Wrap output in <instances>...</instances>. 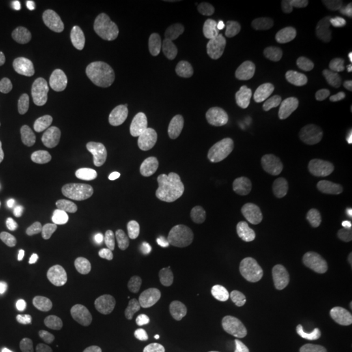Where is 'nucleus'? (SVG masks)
<instances>
[{
  "instance_id": "obj_1",
  "label": "nucleus",
  "mask_w": 352,
  "mask_h": 352,
  "mask_svg": "<svg viewBox=\"0 0 352 352\" xmlns=\"http://www.w3.org/2000/svg\"><path fill=\"white\" fill-rule=\"evenodd\" d=\"M171 145L189 170L202 175L219 174L230 160V146L225 136L206 123H189L177 128Z\"/></svg>"
},
{
  "instance_id": "obj_2",
  "label": "nucleus",
  "mask_w": 352,
  "mask_h": 352,
  "mask_svg": "<svg viewBox=\"0 0 352 352\" xmlns=\"http://www.w3.org/2000/svg\"><path fill=\"white\" fill-rule=\"evenodd\" d=\"M187 55L190 65L212 81H227L235 75L238 68L235 51L210 26H201L193 33Z\"/></svg>"
},
{
  "instance_id": "obj_3",
  "label": "nucleus",
  "mask_w": 352,
  "mask_h": 352,
  "mask_svg": "<svg viewBox=\"0 0 352 352\" xmlns=\"http://www.w3.org/2000/svg\"><path fill=\"white\" fill-rule=\"evenodd\" d=\"M98 175L96 166L87 155H76L65 166L63 190L67 205L74 212H87L96 200Z\"/></svg>"
},
{
  "instance_id": "obj_4",
  "label": "nucleus",
  "mask_w": 352,
  "mask_h": 352,
  "mask_svg": "<svg viewBox=\"0 0 352 352\" xmlns=\"http://www.w3.org/2000/svg\"><path fill=\"white\" fill-rule=\"evenodd\" d=\"M173 295L187 312V327L192 333H202L212 324L214 302L210 292L199 285L180 283L173 289Z\"/></svg>"
},
{
  "instance_id": "obj_5",
  "label": "nucleus",
  "mask_w": 352,
  "mask_h": 352,
  "mask_svg": "<svg viewBox=\"0 0 352 352\" xmlns=\"http://www.w3.org/2000/svg\"><path fill=\"white\" fill-rule=\"evenodd\" d=\"M85 39L89 49L103 62L122 65L128 59V49L120 33L110 23L96 19L85 29Z\"/></svg>"
},
{
  "instance_id": "obj_6",
  "label": "nucleus",
  "mask_w": 352,
  "mask_h": 352,
  "mask_svg": "<svg viewBox=\"0 0 352 352\" xmlns=\"http://www.w3.org/2000/svg\"><path fill=\"white\" fill-rule=\"evenodd\" d=\"M315 280V267L304 256H295L277 273L276 289L285 302H296L308 294Z\"/></svg>"
},
{
  "instance_id": "obj_7",
  "label": "nucleus",
  "mask_w": 352,
  "mask_h": 352,
  "mask_svg": "<svg viewBox=\"0 0 352 352\" xmlns=\"http://www.w3.org/2000/svg\"><path fill=\"white\" fill-rule=\"evenodd\" d=\"M26 136L38 149L64 153L69 148L68 132L63 122L47 113L32 116L25 126Z\"/></svg>"
},
{
  "instance_id": "obj_8",
  "label": "nucleus",
  "mask_w": 352,
  "mask_h": 352,
  "mask_svg": "<svg viewBox=\"0 0 352 352\" xmlns=\"http://www.w3.org/2000/svg\"><path fill=\"white\" fill-rule=\"evenodd\" d=\"M100 173L110 183H126L133 175L135 155L124 140L111 139L100 154Z\"/></svg>"
},
{
  "instance_id": "obj_9",
  "label": "nucleus",
  "mask_w": 352,
  "mask_h": 352,
  "mask_svg": "<svg viewBox=\"0 0 352 352\" xmlns=\"http://www.w3.org/2000/svg\"><path fill=\"white\" fill-rule=\"evenodd\" d=\"M295 257V239L291 228L285 225L274 227L266 236L260 253L261 269L267 274L278 273Z\"/></svg>"
},
{
  "instance_id": "obj_10",
  "label": "nucleus",
  "mask_w": 352,
  "mask_h": 352,
  "mask_svg": "<svg viewBox=\"0 0 352 352\" xmlns=\"http://www.w3.org/2000/svg\"><path fill=\"white\" fill-rule=\"evenodd\" d=\"M122 263L113 253H102L89 264L84 273L87 289L97 296L113 294L120 282Z\"/></svg>"
},
{
  "instance_id": "obj_11",
  "label": "nucleus",
  "mask_w": 352,
  "mask_h": 352,
  "mask_svg": "<svg viewBox=\"0 0 352 352\" xmlns=\"http://www.w3.org/2000/svg\"><path fill=\"white\" fill-rule=\"evenodd\" d=\"M257 221L250 210L231 214L219 227L217 241L222 251L238 252L245 248L254 236Z\"/></svg>"
},
{
  "instance_id": "obj_12",
  "label": "nucleus",
  "mask_w": 352,
  "mask_h": 352,
  "mask_svg": "<svg viewBox=\"0 0 352 352\" xmlns=\"http://www.w3.org/2000/svg\"><path fill=\"white\" fill-rule=\"evenodd\" d=\"M316 334L315 317L309 314H300L289 318L280 331L279 342L286 352H302L312 344Z\"/></svg>"
},
{
  "instance_id": "obj_13",
  "label": "nucleus",
  "mask_w": 352,
  "mask_h": 352,
  "mask_svg": "<svg viewBox=\"0 0 352 352\" xmlns=\"http://www.w3.org/2000/svg\"><path fill=\"white\" fill-rule=\"evenodd\" d=\"M141 78L146 91L154 100H166L170 91L171 77L167 64L158 52L151 51L145 55L141 64Z\"/></svg>"
},
{
  "instance_id": "obj_14",
  "label": "nucleus",
  "mask_w": 352,
  "mask_h": 352,
  "mask_svg": "<svg viewBox=\"0 0 352 352\" xmlns=\"http://www.w3.org/2000/svg\"><path fill=\"white\" fill-rule=\"evenodd\" d=\"M24 75L38 88H52L62 81L63 67L49 54L38 52L26 62Z\"/></svg>"
},
{
  "instance_id": "obj_15",
  "label": "nucleus",
  "mask_w": 352,
  "mask_h": 352,
  "mask_svg": "<svg viewBox=\"0 0 352 352\" xmlns=\"http://www.w3.org/2000/svg\"><path fill=\"white\" fill-rule=\"evenodd\" d=\"M42 278L47 289L63 294L72 283V273L63 257L55 251H46L41 257Z\"/></svg>"
},
{
  "instance_id": "obj_16",
  "label": "nucleus",
  "mask_w": 352,
  "mask_h": 352,
  "mask_svg": "<svg viewBox=\"0 0 352 352\" xmlns=\"http://www.w3.org/2000/svg\"><path fill=\"white\" fill-rule=\"evenodd\" d=\"M324 94L321 74L316 67H304L298 77V101L304 111L315 113Z\"/></svg>"
},
{
  "instance_id": "obj_17",
  "label": "nucleus",
  "mask_w": 352,
  "mask_h": 352,
  "mask_svg": "<svg viewBox=\"0 0 352 352\" xmlns=\"http://www.w3.org/2000/svg\"><path fill=\"white\" fill-rule=\"evenodd\" d=\"M104 241V234L98 230H90L77 235L67 248L68 260L75 265L85 264L101 252Z\"/></svg>"
},
{
  "instance_id": "obj_18",
  "label": "nucleus",
  "mask_w": 352,
  "mask_h": 352,
  "mask_svg": "<svg viewBox=\"0 0 352 352\" xmlns=\"http://www.w3.org/2000/svg\"><path fill=\"white\" fill-rule=\"evenodd\" d=\"M62 317L64 322L71 327H91L101 322L103 314L96 302L78 300L65 305Z\"/></svg>"
},
{
  "instance_id": "obj_19",
  "label": "nucleus",
  "mask_w": 352,
  "mask_h": 352,
  "mask_svg": "<svg viewBox=\"0 0 352 352\" xmlns=\"http://www.w3.org/2000/svg\"><path fill=\"white\" fill-rule=\"evenodd\" d=\"M325 102L329 111L337 119L344 120L352 113V93L337 78H329L325 85Z\"/></svg>"
},
{
  "instance_id": "obj_20",
  "label": "nucleus",
  "mask_w": 352,
  "mask_h": 352,
  "mask_svg": "<svg viewBox=\"0 0 352 352\" xmlns=\"http://www.w3.org/2000/svg\"><path fill=\"white\" fill-rule=\"evenodd\" d=\"M59 196L56 189L47 187L43 189L36 202V221L39 228H50L58 218Z\"/></svg>"
},
{
  "instance_id": "obj_21",
  "label": "nucleus",
  "mask_w": 352,
  "mask_h": 352,
  "mask_svg": "<svg viewBox=\"0 0 352 352\" xmlns=\"http://www.w3.org/2000/svg\"><path fill=\"white\" fill-rule=\"evenodd\" d=\"M25 177V168L20 158L7 155L0 161V184L6 187H17Z\"/></svg>"
},
{
  "instance_id": "obj_22",
  "label": "nucleus",
  "mask_w": 352,
  "mask_h": 352,
  "mask_svg": "<svg viewBox=\"0 0 352 352\" xmlns=\"http://www.w3.org/2000/svg\"><path fill=\"white\" fill-rule=\"evenodd\" d=\"M151 352H195V346L190 340L177 336H164L153 340Z\"/></svg>"
},
{
  "instance_id": "obj_23",
  "label": "nucleus",
  "mask_w": 352,
  "mask_h": 352,
  "mask_svg": "<svg viewBox=\"0 0 352 352\" xmlns=\"http://www.w3.org/2000/svg\"><path fill=\"white\" fill-rule=\"evenodd\" d=\"M329 72L331 78H337L342 82L352 78V47L340 51L330 63Z\"/></svg>"
},
{
  "instance_id": "obj_24",
  "label": "nucleus",
  "mask_w": 352,
  "mask_h": 352,
  "mask_svg": "<svg viewBox=\"0 0 352 352\" xmlns=\"http://www.w3.org/2000/svg\"><path fill=\"white\" fill-rule=\"evenodd\" d=\"M336 265L342 278H352V231L340 243L337 252Z\"/></svg>"
},
{
  "instance_id": "obj_25",
  "label": "nucleus",
  "mask_w": 352,
  "mask_h": 352,
  "mask_svg": "<svg viewBox=\"0 0 352 352\" xmlns=\"http://www.w3.org/2000/svg\"><path fill=\"white\" fill-rule=\"evenodd\" d=\"M52 10L55 16L59 19V20H68L69 19V14H71V10H69V4L65 3V1H55L54 6H52Z\"/></svg>"
},
{
  "instance_id": "obj_26",
  "label": "nucleus",
  "mask_w": 352,
  "mask_h": 352,
  "mask_svg": "<svg viewBox=\"0 0 352 352\" xmlns=\"http://www.w3.org/2000/svg\"><path fill=\"white\" fill-rule=\"evenodd\" d=\"M11 126V113L8 107L0 102V132L8 129Z\"/></svg>"
},
{
  "instance_id": "obj_27",
  "label": "nucleus",
  "mask_w": 352,
  "mask_h": 352,
  "mask_svg": "<svg viewBox=\"0 0 352 352\" xmlns=\"http://www.w3.org/2000/svg\"><path fill=\"white\" fill-rule=\"evenodd\" d=\"M25 13L30 20H34V21L39 20L42 16L41 7L37 1H28L25 4Z\"/></svg>"
},
{
  "instance_id": "obj_28",
  "label": "nucleus",
  "mask_w": 352,
  "mask_h": 352,
  "mask_svg": "<svg viewBox=\"0 0 352 352\" xmlns=\"http://www.w3.org/2000/svg\"><path fill=\"white\" fill-rule=\"evenodd\" d=\"M7 317H8V304L4 298V286L0 282V327L6 322Z\"/></svg>"
},
{
  "instance_id": "obj_29",
  "label": "nucleus",
  "mask_w": 352,
  "mask_h": 352,
  "mask_svg": "<svg viewBox=\"0 0 352 352\" xmlns=\"http://www.w3.org/2000/svg\"><path fill=\"white\" fill-rule=\"evenodd\" d=\"M317 352H352V347L351 346H349V344H340L337 350H333V349H321L320 351Z\"/></svg>"
},
{
  "instance_id": "obj_30",
  "label": "nucleus",
  "mask_w": 352,
  "mask_h": 352,
  "mask_svg": "<svg viewBox=\"0 0 352 352\" xmlns=\"http://www.w3.org/2000/svg\"><path fill=\"white\" fill-rule=\"evenodd\" d=\"M218 352H240V347L235 343H228L219 349Z\"/></svg>"
},
{
  "instance_id": "obj_31",
  "label": "nucleus",
  "mask_w": 352,
  "mask_h": 352,
  "mask_svg": "<svg viewBox=\"0 0 352 352\" xmlns=\"http://www.w3.org/2000/svg\"><path fill=\"white\" fill-rule=\"evenodd\" d=\"M0 252H1V245H0Z\"/></svg>"
},
{
  "instance_id": "obj_32",
  "label": "nucleus",
  "mask_w": 352,
  "mask_h": 352,
  "mask_svg": "<svg viewBox=\"0 0 352 352\" xmlns=\"http://www.w3.org/2000/svg\"><path fill=\"white\" fill-rule=\"evenodd\" d=\"M351 144H352V136H351Z\"/></svg>"
}]
</instances>
